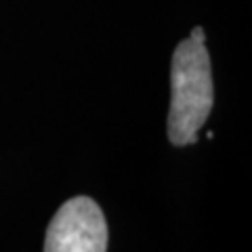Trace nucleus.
<instances>
[{
  "mask_svg": "<svg viewBox=\"0 0 252 252\" xmlns=\"http://www.w3.org/2000/svg\"><path fill=\"white\" fill-rule=\"evenodd\" d=\"M215 103L212 67L206 34L198 26L177 44L170 65L168 139L175 147L198 143V130L206 124Z\"/></svg>",
  "mask_w": 252,
  "mask_h": 252,
  "instance_id": "1",
  "label": "nucleus"
},
{
  "mask_svg": "<svg viewBox=\"0 0 252 252\" xmlns=\"http://www.w3.org/2000/svg\"><path fill=\"white\" fill-rule=\"evenodd\" d=\"M109 231L101 206L89 195L61 204L44 235V252H107Z\"/></svg>",
  "mask_w": 252,
  "mask_h": 252,
  "instance_id": "2",
  "label": "nucleus"
}]
</instances>
